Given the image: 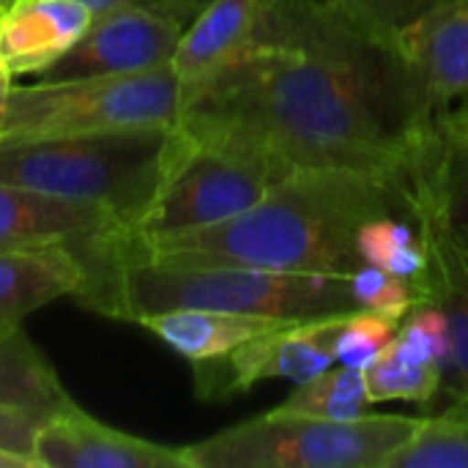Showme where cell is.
I'll use <instances>...</instances> for the list:
<instances>
[{"label": "cell", "mask_w": 468, "mask_h": 468, "mask_svg": "<svg viewBox=\"0 0 468 468\" xmlns=\"http://www.w3.org/2000/svg\"><path fill=\"white\" fill-rule=\"evenodd\" d=\"M433 101L395 33L343 0H261L250 44L181 88L176 129L277 178L337 167L400 184Z\"/></svg>", "instance_id": "cell-1"}, {"label": "cell", "mask_w": 468, "mask_h": 468, "mask_svg": "<svg viewBox=\"0 0 468 468\" xmlns=\"http://www.w3.org/2000/svg\"><path fill=\"white\" fill-rule=\"evenodd\" d=\"M411 217L403 195L373 176L310 167L277 181L247 211L186 233L112 236L129 261L159 266H241L293 274L348 277L362 266L356 236L376 217Z\"/></svg>", "instance_id": "cell-2"}, {"label": "cell", "mask_w": 468, "mask_h": 468, "mask_svg": "<svg viewBox=\"0 0 468 468\" xmlns=\"http://www.w3.org/2000/svg\"><path fill=\"white\" fill-rule=\"evenodd\" d=\"M115 233L110 230L71 247L85 269L74 299L104 318L137 324L154 313L192 307L304 324L359 310L348 277L129 261L115 250Z\"/></svg>", "instance_id": "cell-3"}, {"label": "cell", "mask_w": 468, "mask_h": 468, "mask_svg": "<svg viewBox=\"0 0 468 468\" xmlns=\"http://www.w3.org/2000/svg\"><path fill=\"white\" fill-rule=\"evenodd\" d=\"M173 129L0 140V181L112 211L137 228L154 203Z\"/></svg>", "instance_id": "cell-4"}, {"label": "cell", "mask_w": 468, "mask_h": 468, "mask_svg": "<svg viewBox=\"0 0 468 468\" xmlns=\"http://www.w3.org/2000/svg\"><path fill=\"white\" fill-rule=\"evenodd\" d=\"M422 420H321L269 411L184 447L189 468H384Z\"/></svg>", "instance_id": "cell-5"}, {"label": "cell", "mask_w": 468, "mask_h": 468, "mask_svg": "<svg viewBox=\"0 0 468 468\" xmlns=\"http://www.w3.org/2000/svg\"><path fill=\"white\" fill-rule=\"evenodd\" d=\"M181 80L173 66L118 77L11 85L0 140L77 137L121 129H173Z\"/></svg>", "instance_id": "cell-6"}, {"label": "cell", "mask_w": 468, "mask_h": 468, "mask_svg": "<svg viewBox=\"0 0 468 468\" xmlns=\"http://www.w3.org/2000/svg\"><path fill=\"white\" fill-rule=\"evenodd\" d=\"M277 181L269 165L195 143L173 126L159 189L132 230L143 239H159L225 222L255 206Z\"/></svg>", "instance_id": "cell-7"}, {"label": "cell", "mask_w": 468, "mask_h": 468, "mask_svg": "<svg viewBox=\"0 0 468 468\" xmlns=\"http://www.w3.org/2000/svg\"><path fill=\"white\" fill-rule=\"evenodd\" d=\"M346 315L288 324L263 332L225 356L195 362V387L200 400H228L250 392L261 381L285 378L293 384L310 381L337 365L335 340Z\"/></svg>", "instance_id": "cell-8"}, {"label": "cell", "mask_w": 468, "mask_h": 468, "mask_svg": "<svg viewBox=\"0 0 468 468\" xmlns=\"http://www.w3.org/2000/svg\"><path fill=\"white\" fill-rule=\"evenodd\" d=\"M181 33L184 22L176 16L140 3H126L96 14L88 30L30 80L60 82L154 71L170 66Z\"/></svg>", "instance_id": "cell-9"}, {"label": "cell", "mask_w": 468, "mask_h": 468, "mask_svg": "<svg viewBox=\"0 0 468 468\" xmlns=\"http://www.w3.org/2000/svg\"><path fill=\"white\" fill-rule=\"evenodd\" d=\"M398 192L411 219H433L468 255V96L433 110Z\"/></svg>", "instance_id": "cell-10"}, {"label": "cell", "mask_w": 468, "mask_h": 468, "mask_svg": "<svg viewBox=\"0 0 468 468\" xmlns=\"http://www.w3.org/2000/svg\"><path fill=\"white\" fill-rule=\"evenodd\" d=\"M33 455L44 468H189L184 447L173 450L121 433L80 406L41 422Z\"/></svg>", "instance_id": "cell-11"}, {"label": "cell", "mask_w": 468, "mask_h": 468, "mask_svg": "<svg viewBox=\"0 0 468 468\" xmlns=\"http://www.w3.org/2000/svg\"><path fill=\"white\" fill-rule=\"evenodd\" d=\"M428 244V302L439 304L450 326V356L441 367V389L425 406L431 414L468 417V255L428 217H414Z\"/></svg>", "instance_id": "cell-12"}, {"label": "cell", "mask_w": 468, "mask_h": 468, "mask_svg": "<svg viewBox=\"0 0 468 468\" xmlns=\"http://www.w3.org/2000/svg\"><path fill=\"white\" fill-rule=\"evenodd\" d=\"M126 225L96 203H82L0 181V247L80 244Z\"/></svg>", "instance_id": "cell-13"}, {"label": "cell", "mask_w": 468, "mask_h": 468, "mask_svg": "<svg viewBox=\"0 0 468 468\" xmlns=\"http://www.w3.org/2000/svg\"><path fill=\"white\" fill-rule=\"evenodd\" d=\"M93 22L82 0H14L0 19V66L11 77H33L58 60Z\"/></svg>", "instance_id": "cell-14"}, {"label": "cell", "mask_w": 468, "mask_h": 468, "mask_svg": "<svg viewBox=\"0 0 468 468\" xmlns=\"http://www.w3.org/2000/svg\"><path fill=\"white\" fill-rule=\"evenodd\" d=\"M395 38L417 69L433 110L468 96V0L395 30Z\"/></svg>", "instance_id": "cell-15"}, {"label": "cell", "mask_w": 468, "mask_h": 468, "mask_svg": "<svg viewBox=\"0 0 468 468\" xmlns=\"http://www.w3.org/2000/svg\"><path fill=\"white\" fill-rule=\"evenodd\" d=\"M85 269L71 244L0 250V326H19L33 310L77 296Z\"/></svg>", "instance_id": "cell-16"}, {"label": "cell", "mask_w": 468, "mask_h": 468, "mask_svg": "<svg viewBox=\"0 0 468 468\" xmlns=\"http://www.w3.org/2000/svg\"><path fill=\"white\" fill-rule=\"evenodd\" d=\"M261 0H211L181 33L173 52V71L181 88L195 85L233 60L252 38Z\"/></svg>", "instance_id": "cell-17"}, {"label": "cell", "mask_w": 468, "mask_h": 468, "mask_svg": "<svg viewBox=\"0 0 468 468\" xmlns=\"http://www.w3.org/2000/svg\"><path fill=\"white\" fill-rule=\"evenodd\" d=\"M291 321L263 318V315H241L222 310H165L137 321V326L148 329L167 348H173L186 362H206L230 354L241 343L288 326Z\"/></svg>", "instance_id": "cell-18"}, {"label": "cell", "mask_w": 468, "mask_h": 468, "mask_svg": "<svg viewBox=\"0 0 468 468\" xmlns=\"http://www.w3.org/2000/svg\"><path fill=\"white\" fill-rule=\"evenodd\" d=\"M0 406L41 422L77 406L52 365L19 326H0Z\"/></svg>", "instance_id": "cell-19"}, {"label": "cell", "mask_w": 468, "mask_h": 468, "mask_svg": "<svg viewBox=\"0 0 468 468\" xmlns=\"http://www.w3.org/2000/svg\"><path fill=\"white\" fill-rule=\"evenodd\" d=\"M365 370L356 367H329L310 381L296 384L277 411L321 420H359L370 409Z\"/></svg>", "instance_id": "cell-20"}, {"label": "cell", "mask_w": 468, "mask_h": 468, "mask_svg": "<svg viewBox=\"0 0 468 468\" xmlns=\"http://www.w3.org/2000/svg\"><path fill=\"white\" fill-rule=\"evenodd\" d=\"M365 384L370 403L409 400L428 406L441 389V367L433 362H417L389 343L370 367H365Z\"/></svg>", "instance_id": "cell-21"}, {"label": "cell", "mask_w": 468, "mask_h": 468, "mask_svg": "<svg viewBox=\"0 0 468 468\" xmlns=\"http://www.w3.org/2000/svg\"><path fill=\"white\" fill-rule=\"evenodd\" d=\"M384 468H468V417L431 414Z\"/></svg>", "instance_id": "cell-22"}, {"label": "cell", "mask_w": 468, "mask_h": 468, "mask_svg": "<svg viewBox=\"0 0 468 468\" xmlns=\"http://www.w3.org/2000/svg\"><path fill=\"white\" fill-rule=\"evenodd\" d=\"M348 285L354 293V302L359 310L392 318V321H403L406 313L420 304L428 302V288L411 280H403L398 274H389L378 266L362 263L354 274H348Z\"/></svg>", "instance_id": "cell-23"}, {"label": "cell", "mask_w": 468, "mask_h": 468, "mask_svg": "<svg viewBox=\"0 0 468 468\" xmlns=\"http://www.w3.org/2000/svg\"><path fill=\"white\" fill-rule=\"evenodd\" d=\"M392 343L417 362H433L444 367L450 356V326L439 304L420 302L400 321Z\"/></svg>", "instance_id": "cell-24"}, {"label": "cell", "mask_w": 468, "mask_h": 468, "mask_svg": "<svg viewBox=\"0 0 468 468\" xmlns=\"http://www.w3.org/2000/svg\"><path fill=\"white\" fill-rule=\"evenodd\" d=\"M398 326H400L398 321L367 313V310H356V313L346 315L340 324L337 340H335L337 365L356 367V370L370 367L373 359L392 343Z\"/></svg>", "instance_id": "cell-25"}, {"label": "cell", "mask_w": 468, "mask_h": 468, "mask_svg": "<svg viewBox=\"0 0 468 468\" xmlns=\"http://www.w3.org/2000/svg\"><path fill=\"white\" fill-rule=\"evenodd\" d=\"M351 11H356L365 22L381 27V30H400L444 5H452L458 0H343Z\"/></svg>", "instance_id": "cell-26"}, {"label": "cell", "mask_w": 468, "mask_h": 468, "mask_svg": "<svg viewBox=\"0 0 468 468\" xmlns=\"http://www.w3.org/2000/svg\"><path fill=\"white\" fill-rule=\"evenodd\" d=\"M38 428H41V420H36V417H30L25 411L0 406V447L3 450L36 458L33 447H36Z\"/></svg>", "instance_id": "cell-27"}, {"label": "cell", "mask_w": 468, "mask_h": 468, "mask_svg": "<svg viewBox=\"0 0 468 468\" xmlns=\"http://www.w3.org/2000/svg\"><path fill=\"white\" fill-rule=\"evenodd\" d=\"M134 3L156 8V11H165V14L176 16L178 22H184V27H186L211 0H134Z\"/></svg>", "instance_id": "cell-28"}, {"label": "cell", "mask_w": 468, "mask_h": 468, "mask_svg": "<svg viewBox=\"0 0 468 468\" xmlns=\"http://www.w3.org/2000/svg\"><path fill=\"white\" fill-rule=\"evenodd\" d=\"M0 468H41L36 458L30 455H19V452H11V450H3L0 447Z\"/></svg>", "instance_id": "cell-29"}, {"label": "cell", "mask_w": 468, "mask_h": 468, "mask_svg": "<svg viewBox=\"0 0 468 468\" xmlns=\"http://www.w3.org/2000/svg\"><path fill=\"white\" fill-rule=\"evenodd\" d=\"M3 5H8V3H14V0H0ZM82 3H88L90 8H93V16L96 14H104V11H110V8H118V5H126V3H134V0H82Z\"/></svg>", "instance_id": "cell-30"}, {"label": "cell", "mask_w": 468, "mask_h": 468, "mask_svg": "<svg viewBox=\"0 0 468 468\" xmlns=\"http://www.w3.org/2000/svg\"><path fill=\"white\" fill-rule=\"evenodd\" d=\"M14 77L0 66V123H3V115H5V104H8V93H11V82Z\"/></svg>", "instance_id": "cell-31"}, {"label": "cell", "mask_w": 468, "mask_h": 468, "mask_svg": "<svg viewBox=\"0 0 468 468\" xmlns=\"http://www.w3.org/2000/svg\"><path fill=\"white\" fill-rule=\"evenodd\" d=\"M3 14H5V5L0 3V19H3Z\"/></svg>", "instance_id": "cell-32"}, {"label": "cell", "mask_w": 468, "mask_h": 468, "mask_svg": "<svg viewBox=\"0 0 468 468\" xmlns=\"http://www.w3.org/2000/svg\"><path fill=\"white\" fill-rule=\"evenodd\" d=\"M0 250H3V247H0Z\"/></svg>", "instance_id": "cell-33"}]
</instances>
